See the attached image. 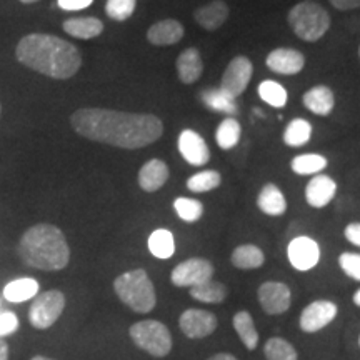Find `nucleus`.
Returning <instances> with one entry per match:
<instances>
[{
  "label": "nucleus",
  "instance_id": "1",
  "mask_svg": "<svg viewBox=\"0 0 360 360\" xmlns=\"http://www.w3.org/2000/svg\"><path fill=\"white\" fill-rule=\"evenodd\" d=\"M75 132L89 141L109 146L142 148L159 141L164 124L152 114H129L109 109H80L70 117Z\"/></svg>",
  "mask_w": 360,
  "mask_h": 360
},
{
  "label": "nucleus",
  "instance_id": "2",
  "mask_svg": "<svg viewBox=\"0 0 360 360\" xmlns=\"http://www.w3.org/2000/svg\"><path fill=\"white\" fill-rule=\"evenodd\" d=\"M15 57L22 65L57 80L77 74L82 56L74 44L51 34H29L17 44Z\"/></svg>",
  "mask_w": 360,
  "mask_h": 360
},
{
  "label": "nucleus",
  "instance_id": "3",
  "mask_svg": "<svg viewBox=\"0 0 360 360\" xmlns=\"http://www.w3.org/2000/svg\"><path fill=\"white\" fill-rule=\"evenodd\" d=\"M19 257L29 267L62 270L70 260V249L60 229L52 224H37L30 227L19 242Z\"/></svg>",
  "mask_w": 360,
  "mask_h": 360
},
{
  "label": "nucleus",
  "instance_id": "4",
  "mask_svg": "<svg viewBox=\"0 0 360 360\" xmlns=\"http://www.w3.org/2000/svg\"><path fill=\"white\" fill-rule=\"evenodd\" d=\"M114 290L122 302L137 314H148L155 307L157 297L154 283L143 269H135L119 276Z\"/></svg>",
  "mask_w": 360,
  "mask_h": 360
},
{
  "label": "nucleus",
  "instance_id": "5",
  "mask_svg": "<svg viewBox=\"0 0 360 360\" xmlns=\"http://www.w3.org/2000/svg\"><path fill=\"white\" fill-rule=\"evenodd\" d=\"M290 29L299 39L305 42H317L330 29V15L322 6L315 2H300L290 8L289 15Z\"/></svg>",
  "mask_w": 360,
  "mask_h": 360
},
{
  "label": "nucleus",
  "instance_id": "6",
  "mask_svg": "<svg viewBox=\"0 0 360 360\" xmlns=\"http://www.w3.org/2000/svg\"><path fill=\"white\" fill-rule=\"evenodd\" d=\"M130 339L139 349L154 357H165L172 350V335L159 321H142L134 323L129 330Z\"/></svg>",
  "mask_w": 360,
  "mask_h": 360
},
{
  "label": "nucleus",
  "instance_id": "7",
  "mask_svg": "<svg viewBox=\"0 0 360 360\" xmlns=\"http://www.w3.org/2000/svg\"><path fill=\"white\" fill-rule=\"evenodd\" d=\"M65 309V295L60 290H47L35 297L29 309V322L39 330L52 327Z\"/></svg>",
  "mask_w": 360,
  "mask_h": 360
},
{
  "label": "nucleus",
  "instance_id": "8",
  "mask_svg": "<svg viewBox=\"0 0 360 360\" xmlns=\"http://www.w3.org/2000/svg\"><path fill=\"white\" fill-rule=\"evenodd\" d=\"M252 74H254V65H252L250 58L244 56L232 58L231 64L227 65L222 75L220 90L232 98H237L245 92L247 85H249L252 79Z\"/></svg>",
  "mask_w": 360,
  "mask_h": 360
},
{
  "label": "nucleus",
  "instance_id": "9",
  "mask_svg": "<svg viewBox=\"0 0 360 360\" xmlns=\"http://www.w3.org/2000/svg\"><path fill=\"white\" fill-rule=\"evenodd\" d=\"M214 265L205 259H188L180 262L172 270V283L177 287H195L199 283L212 281Z\"/></svg>",
  "mask_w": 360,
  "mask_h": 360
},
{
  "label": "nucleus",
  "instance_id": "10",
  "mask_svg": "<svg viewBox=\"0 0 360 360\" xmlns=\"http://www.w3.org/2000/svg\"><path fill=\"white\" fill-rule=\"evenodd\" d=\"M179 326L188 339H204L217 328V317L209 310L188 309L180 315Z\"/></svg>",
  "mask_w": 360,
  "mask_h": 360
},
{
  "label": "nucleus",
  "instance_id": "11",
  "mask_svg": "<svg viewBox=\"0 0 360 360\" xmlns=\"http://www.w3.org/2000/svg\"><path fill=\"white\" fill-rule=\"evenodd\" d=\"M259 302L264 312L269 315H278L287 312L290 307V289L282 282H265L259 287Z\"/></svg>",
  "mask_w": 360,
  "mask_h": 360
},
{
  "label": "nucleus",
  "instance_id": "12",
  "mask_svg": "<svg viewBox=\"0 0 360 360\" xmlns=\"http://www.w3.org/2000/svg\"><path fill=\"white\" fill-rule=\"evenodd\" d=\"M287 255H289V260L292 267L300 270V272H305V270L314 269L315 265L321 260V249H319V244L310 237H295L294 240L289 244V249H287Z\"/></svg>",
  "mask_w": 360,
  "mask_h": 360
},
{
  "label": "nucleus",
  "instance_id": "13",
  "mask_svg": "<svg viewBox=\"0 0 360 360\" xmlns=\"http://www.w3.org/2000/svg\"><path fill=\"white\" fill-rule=\"evenodd\" d=\"M337 317V305L330 300H315L300 315V328L307 334L322 330Z\"/></svg>",
  "mask_w": 360,
  "mask_h": 360
},
{
  "label": "nucleus",
  "instance_id": "14",
  "mask_svg": "<svg viewBox=\"0 0 360 360\" xmlns=\"http://www.w3.org/2000/svg\"><path fill=\"white\" fill-rule=\"evenodd\" d=\"M179 152L184 157V160L193 165V167H204L210 160V150L207 147L200 134L195 130L186 129L179 135Z\"/></svg>",
  "mask_w": 360,
  "mask_h": 360
},
{
  "label": "nucleus",
  "instance_id": "15",
  "mask_svg": "<svg viewBox=\"0 0 360 360\" xmlns=\"http://www.w3.org/2000/svg\"><path fill=\"white\" fill-rule=\"evenodd\" d=\"M305 57L295 49H276L267 56V67L281 75H295L304 69Z\"/></svg>",
  "mask_w": 360,
  "mask_h": 360
},
{
  "label": "nucleus",
  "instance_id": "16",
  "mask_svg": "<svg viewBox=\"0 0 360 360\" xmlns=\"http://www.w3.org/2000/svg\"><path fill=\"white\" fill-rule=\"evenodd\" d=\"M337 184L334 179L328 175L317 174L315 177L310 179V182L305 187V200L314 209H322L330 204V200L335 197Z\"/></svg>",
  "mask_w": 360,
  "mask_h": 360
},
{
  "label": "nucleus",
  "instance_id": "17",
  "mask_svg": "<svg viewBox=\"0 0 360 360\" xmlns=\"http://www.w3.org/2000/svg\"><path fill=\"white\" fill-rule=\"evenodd\" d=\"M229 8L227 4L224 0H212V2L205 4V6L199 7L193 13L197 24L205 30H217L225 24V20L229 19Z\"/></svg>",
  "mask_w": 360,
  "mask_h": 360
},
{
  "label": "nucleus",
  "instance_id": "18",
  "mask_svg": "<svg viewBox=\"0 0 360 360\" xmlns=\"http://www.w3.org/2000/svg\"><path fill=\"white\" fill-rule=\"evenodd\" d=\"M184 37V27L179 20L175 19H165L160 22H155L150 29L147 30V40L152 45H174L182 40Z\"/></svg>",
  "mask_w": 360,
  "mask_h": 360
},
{
  "label": "nucleus",
  "instance_id": "19",
  "mask_svg": "<svg viewBox=\"0 0 360 360\" xmlns=\"http://www.w3.org/2000/svg\"><path fill=\"white\" fill-rule=\"evenodd\" d=\"M169 180V167L160 159H152L139 172V186L146 192H157Z\"/></svg>",
  "mask_w": 360,
  "mask_h": 360
},
{
  "label": "nucleus",
  "instance_id": "20",
  "mask_svg": "<svg viewBox=\"0 0 360 360\" xmlns=\"http://www.w3.org/2000/svg\"><path fill=\"white\" fill-rule=\"evenodd\" d=\"M175 67H177L180 82L188 85L197 82L200 79L202 72H204V62H202L200 52L195 47L187 49L179 56Z\"/></svg>",
  "mask_w": 360,
  "mask_h": 360
},
{
  "label": "nucleus",
  "instance_id": "21",
  "mask_svg": "<svg viewBox=\"0 0 360 360\" xmlns=\"http://www.w3.org/2000/svg\"><path fill=\"white\" fill-rule=\"evenodd\" d=\"M304 105L305 109H309L312 114L326 117L334 110L335 105V97L334 92L326 85H317L312 87L304 94Z\"/></svg>",
  "mask_w": 360,
  "mask_h": 360
},
{
  "label": "nucleus",
  "instance_id": "22",
  "mask_svg": "<svg viewBox=\"0 0 360 360\" xmlns=\"http://www.w3.org/2000/svg\"><path fill=\"white\" fill-rule=\"evenodd\" d=\"M39 282L32 277H22L4 287V299L11 304H22L39 295Z\"/></svg>",
  "mask_w": 360,
  "mask_h": 360
},
{
  "label": "nucleus",
  "instance_id": "23",
  "mask_svg": "<svg viewBox=\"0 0 360 360\" xmlns=\"http://www.w3.org/2000/svg\"><path fill=\"white\" fill-rule=\"evenodd\" d=\"M257 207L264 214L272 215V217H278L283 215L287 210V200L281 188L274 184H267L262 187L259 197H257Z\"/></svg>",
  "mask_w": 360,
  "mask_h": 360
},
{
  "label": "nucleus",
  "instance_id": "24",
  "mask_svg": "<svg viewBox=\"0 0 360 360\" xmlns=\"http://www.w3.org/2000/svg\"><path fill=\"white\" fill-rule=\"evenodd\" d=\"M62 29L72 37L89 40L98 37L103 32V24L96 17H77V19L65 20Z\"/></svg>",
  "mask_w": 360,
  "mask_h": 360
},
{
  "label": "nucleus",
  "instance_id": "25",
  "mask_svg": "<svg viewBox=\"0 0 360 360\" xmlns=\"http://www.w3.org/2000/svg\"><path fill=\"white\" fill-rule=\"evenodd\" d=\"M232 264L233 267L242 269V270H250V269H259L264 265V252L259 249L257 245H238L236 250L232 252Z\"/></svg>",
  "mask_w": 360,
  "mask_h": 360
},
{
  "label": "nucleus",
  "instance_id": "26",
  "mask_svg": "<svg viewBox=\"0 0 360 360\" xmlns=\"http://www.w3.org/2000/svg\"><path fill=\"white\" fill-rule=\"evenodd\" d=\"M233 327H236L238 337L240 340L244 342V345L249 350H254L257 347L259 344V334H257V328H255L254 319L249 312L245 310H240L233 315Z\"/></svg>",
  "mask_w": 360,
  "mask_h": 360
},
{
  "label": "nucleus",
  "instance_id": "27",
  "mask_svg": "<svg viewBox=\"0 0 360 360\" xmlns=\"http://www.w3.org/2000/svg\"><path fill=\"white\" fill-rule=\"evenodd\" d=\"M148 250L157 259H170L175 252V240L170 231L157 229L148 237Z\"/></svg>",
  "mask_w": 360,
  "mask_h": 360
},
{
  "label": "nucleus",
  "instance_id": "28",
  "mask_svg": "<svg viewBox=\"0 0 360 360\" xmlns=\"http://www.w3.org/2000/svg\"><path fill=\"white\" fill-rule=\"evenodd\" d=\"M191 295L195 300L204 304H220L227 297V289L224 283L215 281H207L199 285L191 287Z\"/></svg>",
  "mask_w": 360,
  "mask_h": 360
},
{
  "label": "nucleus",
  "instance_id": "29",
  "mask_svg": "<svg viewBox=\"0 0 360 360\" xmlns=\"http://www.w3.org/2000/svg\"><path fill=\"white\" fill-rule=\"evenodd\" d=\"M240 124L237 122L233 117H227L222 122L219 124L217 132H215V141H217L219 147L224 148V150H231L240 141Z\"/></svg>",
  "mask_w": 360,
  "mask_h": 360
},
{
  "label": "nucleus",
  "instance_id": "30",
  "mask_svg": "<svg viewBox=\"0 0 360 360\" xmlns=\"http://www.w3.org/2000/svg\"><path fill=\"white\" fill-rule=\"evenodd\" d=\"M312 137V125L305 119H295L287 125L283 132V142L289 147H302Z\"/></svg>",
  "mask_w": 360,
  "mask_h": 360
},
{
  "label": "nucleus",
  "instance_id": "31",
  "mask_svg": "<svg viewBox=\"0 0 360 360\" xmlns=\"http://www.w3.org/2000/svg\"><path fill=\"white\" fill-rule=\"evenodd\" d=\"M202 101L209 109L217 110V112H224L227 115H236L237 112V103L236 98H232L231 96L222 92L220 89H209L202 94Z\"/></svg>",
  "mask_w": 360,
  "mask_h": 360
},
{
  "label": "nucleus",
  "instance_id": "32",
  "mask_svg": "<svg viewBox=\"0 0 360 360\" xmlns=\"http://www.w3.org/2000/svg\"><path fill=\"white\" fill-rule=\"evenodd\" d=\"M327 167V159L321 154H302L292 160V170L299 175H317Z\"/></svg>",
  "mask_w": 360,
  "mask_h": 360
},
{
  "label": "nucleus",
  "instance_id": "33",
  "mask_svg": "<svg viewBox=\"0 0 360 360\" xmlns=\"http://www.w3.org/2000/svg\"><path fill=\"white\" fill-rule=\"evenodd\" d=\"M259 96L264 102L276 107V109H282V107L287 105V90L278 82H274V80H264L259 85Z\"/></svg>",
  "mask_w": 360,
  "mask_h": 360
},
{
  "label": "nucleus",
  "instance_id": "34",
  "mask_svg": "<svg viewBox=\"0 0 360 360\" xmlns=\"http://www.w3.org/2000/svg\"><path fill=\"white\" fill-rule=\"evenodd\" d=\"M264 354L267 360H297V350L294 345L281 339V337H274V339L267 340Z\"/></svg>",
  "mask_w": 360,
  "mask_h": 360
},
{
  "label": "nucleus",
  "instance_id": "35",
  "mask_svg": "<svg viewBox=\"0 0 360 360\" xmlns=\"http://www.w3.org/2000/svg\"><path fill=\"white\" fill-rule=\"evenodd\" d=\"M220 180H222V177H220L217 170H204V172L192 175L187 180V188L193 193L210 192L220 186Z\"/></svg>",
  "mask_w": 360,
  "mask_h": 360
},
{
  "label": "nucleus",
  "instance_id": "36",
  "mask_svg": "<svg viewBox=\"0 0 360 360\" xmlns=\"http://www.w3.org/2000/svg\"><path fill=\"white\" fill-rule=\"evenodd\" d=\"M174 209L184 222H197L204 215V205H202V202L195 199H187V197H179L174 202Z\"/></svg>",
  "mask_w": 360,
  "mask_h": 360
},
{
  "label": "nucleus",
  "instance_id": "37",
  "mask_svg": "<svg viewBox=\"0 0 360 360\" xmlns=\"http://www.w3.org/2000/svg\"><path fill=\"white\" fill-rule=\"evenodd\" d=\"M137 0H107L105 12L112 20L124 22L132 17Z\"/></svg>",
  "mask_w": 360,
  "mask_h": 360
},
{
  "label": "nucleus",
  "instance_id": "38",
  "mask_svg": "<svg viewBox=\"0 0 360 360\" xmlns=\"http://www.w3.org/2000/svg\"><path fill=\"white\" fill-rule=\"evenodd\" d=\"M339 264L342 270L354 281H360V254H350L344 252L339 257Z\"/></svg>",
  "mask_w": 360,
  "mask_h": 360
},
{
  "label": "nucleus",
  "instance_id": "39",
  "mask_svg": "<svg viewBox=\"0 0 360 360\" xmlns=\"http://www.w3.org/2000/svg\"><path fill=\"white\" fill-rule=\"evenodd\" d=\"M19 327V319L13 312H0V339L6 335H11Z\"/></svg>",
  "mask_w": 360,
  "mask_h": 360
},
{
  "label": "nucleus",
  "instance_id": "40",
  "mask_svg": "<svg viewBox=\"0 0 360 360\" xmlns=\"http://www.w3.org/2000/svg\"><path fill=\"white\" fill-rule=\"evenodd\" d=\"M94 0H57L58 7L62 11H82V8H87Z\"/></svg>",
  "mask_w": 360,
  "mask_h": 360
},
{
  "label": "nucleus",
  "instance_id": "41",
  "mask_svg": "<svg viewBox=\"0 0 360 360\" xmlns=\"http://www.w3.org/2000/svg\"><path fill=\"white\" fill-rule=\"evenodd\" d=\"M345 238L350 242V244L360 247V224H349L345 227Z\"/></svg>",
  "mask_w": 360,
  "mask_h": 360
},
{
  "label": "nucleus",
  "instance_id": "42",
  "mask_svg": "<svg viewBox=\"0 0 360 360\" xmlns=\"http://www.w3.org/2000/svg\"><path fill=\"white\" fill-rule=\"evenodd\" d=\"M337 11H354L360 7V0H328Z\"/></svg>",
  "mask_w": 360,
  "mask_h": 360
},
{
  "label": "nucleus",
  "instance_id": "43",
  "mask_svg": "<svg viewBox=\"0 0 360 360\" xmlns=\"http://www.w3.org/2000/svg\"><path fill=\"white\" fill-rule=\"evenodd\" d=\"M0 360H8V345L4 339H0Z\"/></svg>",
  "mask_w": 360,
  "mask_h": 360
},
{
  "label": "nucleus",
  "instance_id": "44",
  "mask_svg": "<svg viewBox=\"0 0 360 360\" xmlns=\"http://www.w3.org/2000/svg\"><path fill=\"white\" fill-rule=\"evenodd\" d=\"M207 360H237V359L231 354H217V355H212V357Z\"/></svg>",
  "mask_w": 360,
  "mask_h": 360
},
{
  "label": "nucleus",
  "instance_id": "45",
  "mask_svg": "<svg viewBox=\"0 0 360 360\" xmlns=\"http://www.w3.org/2000/svg\"><path fill=\"white\" fill-rule=\"evenodd\" d=\"M354 304L359 305V307H360V289H359L357 292H355V295H354Z\"/></svg>",
  "mask_w": 360,
  "mask_h": 360
},
{
  "label": "nucleus",
  "instance_id": "46",
  "mask_svg": "<svg viewBox=\"0 0 360 360\" xmlns=\"http://www.w3.org/2000/svg\"><path fill=\"white\" fill-rule=\"evenodd\" d=\"M30 360H53V359H49V357H42V355H35V357H32Z\"/></svg>",
  "mask_w": 360,
  "mask_h": 360
},
{
  "label": "nucleus",
  "instance_id": "47",
  "mask_svg": "<svg viewBox=\"0 0 360 360\" xmlns=\"http://www.w3.org/2000/svg\"><path fill=\"white\" fill-rule=\"evenodd\" d=\"M22 4H35V2H39V0H20Z\"/></svg>",
  "mask_w": 360,
  "mask_h": 360
},
{
  "label": "nucleus",
  "instance_id": "48",
  "mask_svg": "<svg viewBox=\"0 0 360 360\" xmlns=\"http://www.w3.org/2000/svg\"><path fill=\"white\" fill-rule=\"evenodd\" d=\"M359 56H360V47H359Z\"/></svg>",
  "mask_w": 360,
  "mask_h": 360
},
{
  "label": "nucleus",
  "instance_id": "49",
  "mask_svg": "<svg viewBox=\"0 0 360 360\" xmlns=\"http://www.w3.org/2000/svg\"><path fill=\"white\" fill-rule=\"evenodd\" d=\"M0 112H2V107H0Z\"/></svg>",
  "mask_w": 360,
  "mask_h": 360
},
{
  "label": "nucleus",
  "instance_id": "50",
  "mask_svg": "<svg viewBox=\"0 0 360 360\" xmlns=\"http://www.w3.org/2000/svg\"><path fill=\"white\" fill-rule=\"evenodd\" d=\"M359 344H360V339H359Z\"/></svg>",
  "mask_w": 360,
  "mask_h": 360
}]
</instances>
